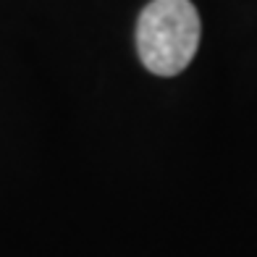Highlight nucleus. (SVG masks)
I'll return each mask as SVG.
<instances>
[{
	"label": "nucleus",
	"mask_w": 257,
	"mask_h": 257,
	"mask_svg": "<svg viewBox=\"0 0 257 257\" xmlns=\"http://www.w3.org/2000/svg\"><path fill=\"white\" fill-rule=\"evenodd\" d=\"M200 14L189 0H153L137 21V50L147 71L176 76L200 48Z\"/></svg>",
	"instance_id": "obj_1"
}]
</instances>
